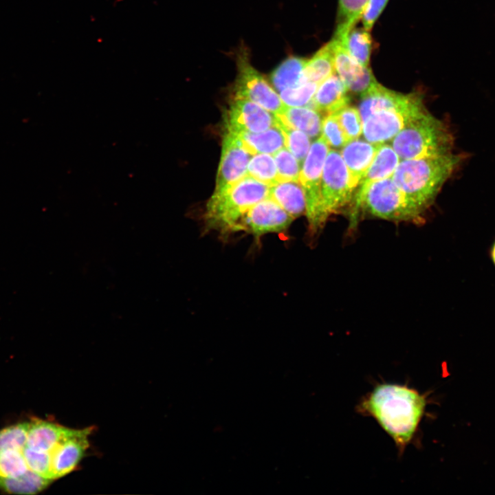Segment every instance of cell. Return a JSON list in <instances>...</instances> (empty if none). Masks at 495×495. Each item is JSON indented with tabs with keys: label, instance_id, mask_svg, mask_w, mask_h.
I'll use <instances>...</instances> for the list:
<instances>
[{
	"label": "cell",
	"instance_id": "obj_1",
	"mask_svg": "<svg viewBox=\"0 0 495 495\" xmlns=\"http://www.w3.org/2000/svg\"><path fill=\"white\" fill-rule=\"evenodd\" d=\"M428 404L427 396L406 385L377 384L358 405L392 438L402 454L416 435Z\"/></svg>",
	"mask_w": 495,
	"mask_h": 495
},
{
	"label": "cell",
	"instance_id": "obj_2",
	"mask_svg": "<svg viewBox=\"0 0 495 495\" xmlns=\"http://www.w3.org/2000/svg\"><path fill=\"white\" fill-rule=\"evenodd\" d=\"M462 160V155L452 152L402 160L391 177L408 200L424 214Z\"/></svg>",
	"mask_w": 495,
	"mask_h": 495
},
{
	"label": "cell",
	"instance_id": "obj_3",
	"mask_svg": "<svg viewBox=\"0 0 495 495\" xmlns=\"http://www.w3.org/2000/svg\"><path fill=\"white\" fill-rule=\"evenodd\" d=\"M269 191L268 185L246 175L224 190L214 192L204 213L206 229L214 230L224 238L243 231L245 214L254 205L267 198Z\"/></svg>",
	"mask_w": 495,
	"mask_h": 495
},
{
	"label": "cell",
	"instance_id": "obj_4",
	"mask_svg": "<svg viewBox=\"0 0 495 495\" xmlns=\"http://www.w3.org/2000/svg\"><path fill=\"white\" fill-rule=\"evenodd\" d=\"M368 215L395 222L419 223L424 214L395 184L392 177L370 184L364 193L348 207L349 228H356L360 217Z\"/></svg>",
	"mask_w": 495,
	"mask_h": 495
},
{
	"label": "cell",
	"instance_id": "obj_5",
	"mask_svg": "<svg viewBox=\"0 0 495 495\" xmlns=\"http://www.w3.org/2000/svg\"><path fill=\"white\" fill-rule=\"evenodd\" d=\"M452 145L448 126L428 111L410 121L391 141L400 160L449 153Z\"/></svg>",
	"mask_w": 495,
	"mask_h": 495
},
{
	"label": "cell",
	"instance_id": "obj_6",
	"mask_svg": "<svg viewBox=\"0 0 495 495\" xmlns=\"http://www.w3.org/2000/svg\"><path fill=\"white\" fill-rule=\"evenodd\" d=\"M329 146L322 135L311 145L300 171L299 183L305 195L307 232L314 239L323 230L324 219L321 204V179L324 163Z\"/></svg>",
	"mask_w": 495,
	"mask_h": 495
},
{
	"label": "cell",
	"instance_id": "obj_7",
	"mask_svg": "<svg viewBox=\"0 0 495 495\" xmlns=\"http://www.w3.org/2000/svg\"><path fill=\"white\" fill-rule=\"evenodd\" d=\"M422 96L415 92L406 103L375 111L362 120L364 139L381 144L392 140L410 121L425 112Z\"/></svg>",
	"mask_w": 495,
	"mask_h": 495
},
{
	"label": "cell",
	"instance_id": "obj_8",
	"mask_svg": "<svg viewBox=\"0 0 495 495\" xmlns=\"http://www.w3.org/2000/svg\"><path fill=\"white\" fill-rule=\"evenodd\" d=\"M349 186V173L340 153L329 151L322 169L321 204L324 221L341 212L349 206L353 197Z\"/></svg>",
	"mask_w": 495,
	"mask_h": 495
},
{
	"label": "cell",
	"instance_id": "obj_9",
	"mask_svg": "<svg viewBox=\"0 0 495 495\" xmlns=\"http://www.w3.org/2000/svg\"><path fill=\"white\" fill-rule=\"evenodd\" d=\"M236 65L234 98L250 100L274 114L281 113L285 104L264 77L252 66L246 49L242 47L239 51Z\"/></svg>",
	"mask_w": 495,
	"mask_h": 495
},
{
	"label": "cell",
	"instance_id": "obj_10",
	"mask_svg": "<svg viewBox=\"0 0 495 495\" xmlns=\"http://www.w3.org/2000/svg\"><path fill=\"white\" fill-rule=\"evenodd\" d=\"M251 155L240 139L226 130L214 192H220L244 177Z\"/></svg>",
	"mask_w": 495,
	"mask_h": 495
},
{
	"label": "cell",
	"instance_id": "obj_11",
	"mask_svg": "<svg viewBox=\"0 0 495 495\" xmlns=\"http://www.w3.org/2000/svg\"><path fill=\"white\" fill-rule=\"evenodd\" d=\"M226 130L258 133L277 125L274 113L258 104L245 99L234 98L225 115Z\"/></svg>",
	"mask_w": 495,
	"mask_h": 495
},
{
	"label": "cell",
	"instance_id": "obj_12",
	"mask_svg": "<svg viewBox=\"0 0 495 495\" xmlns=\"http://www.w3.org/2000/svg\"><path fill=\"white\" fill-rule=\"evenodd\" d=\"M294 219L277 203L267 197L254 205L245 214L243 231L249 232L258 240L265 234L285 231Z\"/></svg>",
	"mask_w": 495,
	"mask_h": 495
},
{
	"label": "cell",
	"instance_id": "obj_13",
	"mask_svg": "<svg viewBox=\"0 0 495 495\" xmlns=\"http://www.w3.org/2000/svg\"><path fill=\"white\" fill-rule=\"evenodd\" d=\"M331 43L338 76L349 91L362 95L377 82L371 70L355 60L339 41L333 38Z\"/></svg>",
	"mask_w": 495,
	"mask_h": 495
},
{
	"label": "cell",
	"instance_id": "obj_14",
	"mask_svg": "<svg viewBox=\"0 0 495 495\" xmlns=\"http://www.w3.org/2000/svg\"><path fill=\"white\" fill-rule=\"evenodd\" d=\"M92 430L93 427L76 429L53 450L51 454L54 479L67 475L76 468L89 446V436Z\"/></svg>",
	"mask_w": 495,
	"mask_h": 495
},
{
	"label": "cell",
	"instance_id": "obj_15",
	"mask_svg": "<svg viewBox=\"0 0 495 495\" xmlns=\"http://www.w3.org/2000/svg\"><path fill=\"white\" fill-rule=\"evenodd\" d=\"M380 144L354 139L349 141L341 151V156L349 173V186L354 192L371 164Z\"/></svg>",
	"mask_w": 495,
	"mask_h": 495
},
{
	"label": "cell",
	"instance_id": "obj_16",
	"mask_svg": "<svg viewBox=\"0 0 495 495\" xmlns=\"http://www.w3.org/2000/svg\"><path fill=\"white\" fill-rule=\"evenodd\" d=\"M76 429L38 418L28 421L26 446L34 450L50 452Z\"/></svg>",
	"mask_w": 495,
	"mask_h": 495
},
{
	"label": "cell",
	"instance_id": "obj_17",
	"mask_svg": "<svg viewBox=\"0 0 495 495\" xmlns=\"http://www.w3.org/2000/svg\"><path fill=\"white\" fill-rule=\"evenodd\" d=\"M347 89L340 77L332 74L322 82L311 100V107L326 115L349 104Z\"/></svg>",
	"mask_w": 495,
	"mask_h": 495
},
{
	"label": "cell",
	"instance_id": "obj_18",
	"mask_svg": "<svg viewBox=\"0 0 495 495\" xmlns=\"http://www.w3.org/2000/svg\"><path fill=\"white\" fill-rule=\"evenodd\" d=\"M399 162L400 158L392 146L385 143L380 144L376 155L359 184L351 203L358 199L372 183L391 177Z\"/></svg>",
	"mask_w": 495,
	"mask_h": 495
},
{
	"label": "cell",
	"instance_id": "obj_19",
	"mask_svg": "<svg viewBox=\"0 0 495 495\" xmlns=\"http://www.w3.org/2000/svg\"><path fill=\"white\" fill-rule=\"evenodd\" d=\"M268 198L277 203L294 219L305 214V195L299 182H280L270 186Z\"/></svg>",
	"mask_w": 495,
	"mask_h": 495
},
{
	"label": "cell",
	"instance_id": "obj_20",
	"mask_svg": "<svg viewBox=\"0 0 495 495\" xmlns=\"http://www.w3.org/2000/svg\"><path fill=\"white\" fill-rule=\"evenodd\" d=\"M233 133L240 139L244 148L251 155L274 154L285 146V135L278 125L258 133L241 131Z\"/></svg>",
	"mask_w": 495,
	"mask_h": 495
},
{
	"label": "cell",
	"instance_id": "obj_21",
	"mask_svg": "<svg viewBox=\"0 0 495 495\" xmlns=\"http://www.w3.org/2000/svg\"><path fill=\"white\" fill-rule=\"evenodd\" d=\"M283 123L306 133L310 138H318L321 133L322 118L318 111L309 107H284L281 113L275 114Z\"/></svg>",
	"mask_w": 495,
	"mask_h": 495
},
{
	"label": "cell",
	"instance_id": "obj_22",
	"mask_svg": "<svg viewBox=\"0 0 495 495\" xmlns=\"http://www.w3.org/2000/svg\"><path fill=\"white\" fill-rule=\"evenodd\" d=\"M307 59L290 56L284 60L271 73L270 78L272 85L281 91L298 87L307 82L305 76Z\"/></svg>",
	"mask_w": 495,
	"mask_h": 495
},
{
	"label": "cell",
	"instance_id": "obj_23",
	"mask_svg": "<svg viewBox=\"0 0 495 495\" xmlns=\"http://www.w3.org/2000/svg\"><path fill=\"white\" fill-rule=\"evenodd\" d=\"M335 73L333 52L330 41L307 60L305 76L307 81L319 85Z\"/></svg>",
	"mask_w": 495,
	"mask_h": 495
},
{
	"label": "cell",
	"instance_id": "obj_24",
	"mask_svg": "<svg viewBox=\"0 0 495 495\" xmlns=\"http://www.w3.org/2000/svg\"><path fill=\"white\" fill-rule=\"evenodd\" d=\"M52 481L29 469L19 477L0 476V490L8 494H35L47 487Z\"/></svg>",
	"mask_w": 495,
	"mask_h": 495
},
{
	"label": "cell",
	"instance_id": "obj_25",
	"mask_svg": "<svg viewBox=\"0 0 495 495\" xmlns=\"http://www.w3.org/2000/svg\"><path fill=\"white\" fill-rule=\"evenodd\" d=\"M338 41L355 60L368 67L372 49V38L368 31L355 26L342 39Z\"/></svg>",
	"mask_w": 495,
	"mask_h": 495
},
{
	"label": "cell",
	"instance_id": "obj_26",
	"mask_svg": "<svg viewBox=\"0 0 495 495\" xmlns=\"http://www.w3.org/2000/svg\"><path fill=\"white\" fill-rule=\"evenodd\" d=\"M368 0H339L337 28L334 38L340 40L361 18Z\"/></svg>",
	"mask_w": 495,
	"mask_h": 495
},
{
	"label": "cell",
	"instance_id": "obj_27",
	"mask_svg": "<svg viewBox=\"0 0 495 495\" xmlns=\"http://www.w3.org/2000/svg\"><path fill=\"white\" fill-rule=\"evenodd\" d=\"M247 175L269 186L278 182L274 159L267 153L253 156L248 163Z\"/></svg>",
	"mask_w": 495,
	"mask_h": 495
},
{
	"label": "cell",
	"instance_id": "obj_28",
	"mask_svg": "<svg viewBox=\"0 0 495 495\" xmlns=\"http://www.w3.org/2000/svg\"><path fill=\"white\" fill-rule=\"evenodd\" d=\"M276 118L277 125L285 138L286 148L294 155L300 164H302L311 146L309 137L304 132L282 122L277 117Z\"/></svg>",
	"mask_w": 495,
	"mask_h": 495
},
{
	"label": "cell",
	"instance_id": "obj_29",
	"mask_svg": "<svg viewBox=\"0 0 495 495\" xmlns=\"http://www.w3.org/2000/svg\"><path fill=\"white\" fill-rule=\"evenodd\" d=\"M274 159L277 169L278 182H299L300 163L287 148L283 147L274 153Z\"/></svg>",
	"mask_w": 495,
	"mask_h": 495
},
{
	"label": "cell",
	"instance_id": "obj_30",
	"mask_svg": "<svg viewBox=\"0 0 495 495\" xmlns=\"http://www.w3.org/2000/svg\"><path fill=\"white\" fill-rule=\"evenodd\" d=\"M28 470L22 450L10 449L0 453L1 477H19Z\"/></svg>",
	"mask_w": 495,
	"mask_h": 495
},
{
	"label": "cell",
	"instance_id": "obj_31",
	"mask_svg": "<svg viewBox=\"0 0 495 495\" xmlns=\"http://www.w3.org/2000/svg\"><path fill=\"white\" fill-rule=\"evenodd\" d=\"M318 87V84L307 81L298 87L281 91L280 97L287 106L303 107L311 104Z\"/></svg>",
	"mask_w": 495,
	"mask_h": 495
},
{
	"label": "cell",
	"instance_id": "obj_32",
	"mask_svg": "<svg viewBox=\"0 0 495 495\" xmlns=\"http://www.w3.org/2000/svg\"><path fill=\"white\" fill-rule=\"evenodd\" d=\"M333 113L349 141L360 136L362 133V120L358 109L347 105Z\"/></svg>",
	"mask_w": 495,
	"mask_h": 495
},
{
	"label": "cell",
	"instance_id": "obj_33",
	"mask_svg": "<svg viewBox=\"0 0 495 495\" xmlns=\"http://www.w3.org/2000/svg\"><path fill=\"white\" fill-rule=\"evenodd\" d=\"M28 422L10 426L0 430V453L10 449L22 450L26 445Z\"/></svg>",
	"mask_w": 495,
	"mask_h": 495
},
{
	"label": "cell",
	"instance_id": "obj_34",
	"mask_svg": "<svg viewBox=\"0 0 495 495\" xmlns=\"http://www.w3.org/2000/svg\"><path fill=\"white\" fill-rule=\"evenodd\" d=\"M22 453L30 470L43 477L54 480L52 474L51 453L34 450L26 446L22 449Z\"/></svg>",
	"mask_w": 495,
	"mask_h": 495
},
{
	"label": "cell",
	"instance_id": "obj_35",
	"mask_svg": "<svg viewBox=\"0 0 495 495\" xmlns=\"http://www.w3.org/2000/svg\"><path fill=\"white\" fill-rule=\"evenodd\" d=\"M322 136L329 146L342 148L348 142L335 113L326 115L322 122Z\"/></svg>",
	"mask_w": 495,
	"mask_h": 495
},
{
	"label": "cell",
	"instance_id": "obj_36",
	"mask_svg": "<svg viewBox=\"0 0 495 495\" xmlns=\"http://www.w3.org/2000/svg\"><path fill=\"white\" fill-rule=\"evenodd\" d=\"M388 0H368L362 13L361 18L364 28L371 31Z\"/></svg>",
	"mask_w": 495,
	"mask_h": 495
},
{
	"label": "cell",
	"instance_id": "obj_37",
	"mask_svg": "<svg viewBox=\"0 0 495 495\" xmlns=\"http://www.w3.org/2000/svg\"><path fill=\"white\" fill-rule=\"evenodd\" d=\"M489 255L493 265L495 267V239L490 245Z\"/></svg>",
	"mask_w": 495,
	"mask_h": 495
}]
</instances>
